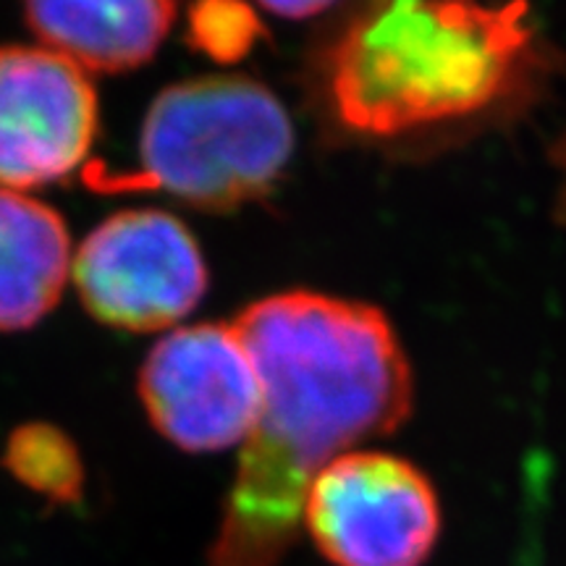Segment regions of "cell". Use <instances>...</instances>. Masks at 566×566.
Here are the masks:
<instances>
[{"mask_svg": "<svg viewBox=\"0 0 566 566\" xmlns=\"http://www.w3.org/2000/svg\"><path fill=\"white\" fill-rule=\"evenodd\" d=\"M292 153V118L263 82L195 76L155 95L137 174L116 187L163 189L189 208L231 212L271 195Z\"/></svg>", "mask_w": 566, "mask_h": 566, "instance_id": "3957f363", "label": "cell"}, {"mask_svg": "<svg viewBox=\"0 0 566 566\" xmlns=\"http://www.w3.org/2000/svg\"><path fill=\"white\" fill-rule=\"evenodd\" d=\"M137 391L155 430L184 451L244 443L263 386L233 323H197L166 334L139 367Z\"/></svg>", "mask_w": 566, "mask_h": 566, "instance_id": "8992f818", "label": "cell"}, {"mask_svg": "<svg viewBox=\"0 0 566 566\" xmlns=\"http://www.w3.org/2000/svg\"><path fill=\"white\" fill-rule=\"evenodd\" d=\"M69 226L51 205L0 189V334L51 315L71 275Z\"/></svg>", "mask_w": 566, "mask_h": 566, "instance_id": "9c48e42d", "label": "cell"}, {"mask_svg": "<svg viewBox=\"0 0 566 566\" xmlns=\"http://www.w3.org/2000/svg\"><path fill=\"white\" fill-rule=\"evenodd\" d=\"M564 166H566V145H564Z\"/></svg>", "mask_w": 566, "mask_h": 566, "instance_id": "4fadbf2b", "label": "cell"}, {"mask_svg": "<svg viewBox=\"0 0 566 566\" xmlns=\"http://www.w3.org/2000/svg\"><path fill=\"white\" fill-rule=\"evenodd\" d=\"M233 328L258 365L263 401L210 566H279L323 467L412 412V370L388 317L363 302L283 292L244 307Z\"/></svg>", "mask_w": 566, "mask_h": 566, "instance_id": "6da1fadb", "label": "cell"}, {"mask_svg": "<svg viewBox=\"0 0 566 566\" xmlns=\"http://www.w3.org/2000/svg\"><path fill=\"white\" fill-rule=\"evenodd\" d=\"M265 38L263 21L247 0H192L187 42L216 63H237Z\"/></svg>", "mask_w": 566, "mask_h": 566, "instance_id": "8fae6325", "label": "cell"}, {"mask_svg": "<svg viewBox=\"0 0 566 566\" xmlns=\"http://www.w3.org/2000/svg\"><path fill=\"white\" fill-rule=\"evenodd\" d=\"M27 27L48 51L101 74H126L155 59L179 0H21Z\"/></svg>", "mask_w": 566, "mask_h": 566, "instance_id": "ba28073f", "label": "cell"}, {"mask_svg": "<svg viewBox=\"0 0 566 566\" xmlns=\"http://www.w3.org/2000/svg\"><path fill=\"white\" fill-rule=\"evenodd\" d=\"M71 275L95 321L132 334L184 321L210 281L192 231L153 208L118 210L97 223L71 260Z\"/></svg>", "mask_w": 566, "mask_h": 566, "instance_id": "277c9868", "label": "cell"}, {"mask_svg": "<svg viewBox=\"0 0 566 566\" xmlns=\"http://www.w3.org/2000/svg\"><path fill=\"white\" fill-rule=\"evenodd\" d=\"M302 527L334 566H422L441 535V504L407 459L349 451L313 480Z\"/></svg>", "mask_w": 566, "mask_h": 566, "instance_id": "5b68a950", "label": "cell"}, {"mask_svg": "<svg viewBox=\"0 0 566 566\" xmlns=\"http://www.w3.org/2000/svg\"><path fill=\"white\" fill-rule=\"evenodd\" d=\"M3 464L21 485L59 506L84 499V459L80 446L53 422H24L9 436Z\"/></svg>", "mask_w": 566, "mask_h": 566, "instance_id": "30bf717a", "label": "cell"}, {"mask_svg": "<svg viewBox=\"0 0 566 566\" xmlns=\"http://www.w3.org/2000/svg\"><path fill=\"white\" fill-rule=\"evenodd\" d=\"M254 3L281 19H310L334 6L336 0H254Z\"/></svg>", "mask_w": 566, "mask_h": 566, "instance_id": "7c38bea8", "label": "cell"}, {"mask_svg": "<svg viewBox=\"0 0 566 566\" xmlns=\"http://www.w3.org/2000/svg\"><path fill=\"white\" fill-rule=\"evenodd\" d=\"M97 129L87 71L48 48L0 45V189L66 181L82 171Z\"/></svg>", "mask_w": 566, "mask_h": 566, "instance_id": "52a82bcc", "label": "cell"}, {"mask_svg": "<svg viewBox=\"0 0 566 566\" xmlns=\"http://www.w3.org/2000/svg\"><path fill=\"white\" fill-rule=\"evenodd\" d=\"M530 40L522 0H370L325 55V95L373 137L459 122L504 97Z\"/></svg>", "mask_w": 566, "mask_h": 566, "instance_id": "7a4b0ae2", "label": "cell"}]
</instances>
